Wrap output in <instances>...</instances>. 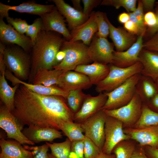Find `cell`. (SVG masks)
Instances as JSON below:
<instances>
[{"mask_svg": "<svg viewBox=\"0 0 158 158\" xmlns=\"http://www.w3.org/2000/svg\"><path fill=\"white\" fill-rule=\"evenodd\" d=\"M5 75L6 79L11 82L13 86L19 84L24 85L33 92L46 95L60 96L66 99L68 92H66L56 85L47 87L42 85H35L28 83L20 80L8 69H6Z\"/></svg>", "mask_w": 158, "mask_h": 158, "instance_id": "cell-18", "label": "cell"}, {"mask_svg": "<svg viewBox=\"0 0 158 158\" xmlns=\"http://www.w3.org/2000/svg\"><path fill=\"white\" fill-rule=\"evenodd\" d=\"M22 132L28 140L35 143L42 141L51 142L63 137L59 130L49 128L28 126L23 129Z\"/></svg>", "mask_w": 158, "mask_h": 158, "instance_id": "cell-23", "label": "cell"}, {"mask_svg": "<svg viewBox=\"0 0 158 158\" xmlns=\"http://www.w3.org/2000/svg\"><path fill=\"white\" fill-rule=\"evenodd\" d=\"M122 142L118 144L113 150L116 158H131L135 151L134 146L128 142Z\"/></svg>", "mask_w": 158, "mask_h": 158, "instance_id": "cell-36", "label": "cell"}, {"mask_svg": "<svg viewBox=\"0 0 158 158\" xmlns=\"http://www.w3.org/2000/svg\"><path fill=\"white\" fill-rule=\"evenodd\" d=\"M4 60L7 69L16 78L23 81L29 79L31 67L30 56L22 48L16 45L6 46Z\"/></svg>", "mask_w": 158, "mask_h": 158, "instance_id": "cell-3", "label": "cell"}, {"mask_svg": "<svg viewBox=\"0 0 158 158\" xmlns=\"http://www.w3.org/2000/svg\"><path fill=\"white\" fill-rule=\"evenodd\" d=\"M109 66V71L108 75L96 85L95 90L97 92L112 91L132 76L137 73L141 74L143 68L140 61L126 68L119 67L111 64Z\"/></svg>", "mask_w": 158, "mask_h": 158, "instance_id": "cell-5", "label": "cell"}, {"mask_svg": "<svg viewBox=\"0 0 158 158\" xmlns=\"http://www.w3.org/2000/svg\"><path fill=\"white\" fill-rule=\"evenodd\" d=\"M139 57L143 67L141 75L156 81L158 78V53L143 49Z\"/></svg>", "mask_w": 158, "mask_h": 158, "instance_id": "cell-26", "label": "cell"}, {"mask_svg": "<svg viewBox=\"0 0 158 158\" xmlns=\"http://www.w3.org/2000/svg\"><path fill=\"white\" fill-rule=\"evenodd\" d=\"M86 95L81 90H73L68 92L66 100L68 107L74 114L81 108Z\"/></svg>", "mask_w": 158, "mask_h": 158, "instance_id": "cell-33", "label": "cell"}, {"mask_svg": "<svg viewBox=\"0 0 158 158\" xmlns=\"http://www.w3.org/2000/svg\"><path fill=\"white\" fill-rule=\"evenodd\" d=\"M95 12H92L88 19L84 23L71 30L70 32L72 42L80 41L89 46L92 39L98 31L95 20Z\"/></svg>", "mask_w": 158, "mask_h": 158, "instance_id": "cell-19", "label": "cell"}, {"mask_svg": "<svg viewBox=\"0 0 158 158\" xmlns=\"http://www.w3.org/2000/svg\"><path fill=\"white\" fill-rule=\"evenodd\" d=\"M129 19L128 13L123 12L121 13L118 16V20L119 22L125 24L128 22Z\"/></svg>", "mask_w": 158, "mask_h": 158, "instance_id": "cell-52", "label": "cell"}, {"mask_svg": "<svg viewBox=\"0 0 158 158\" xmlns=\"http://www.w3.org/2000/svg\"><path fill=\"white\" fill-rule=\"evenodd\" d=\"M143 37L139 36L135 42L125 51H114L111 64L119 67L126 68L139 61V55L143 49Z\"/></svg>", "mask_w": 158, "mask_h": 158, "instance_id": "cell-14", "label": "cell"}, {"mask_svg": "<svg viewBox=\"0 0 158 158\" xmlns=\"http://www.w3.org/2000/svg\"><path fill=\"white\" fill-rule=\"evenodd\" d=\"M141 76L140 73L135 74L112 91L104 92L108 98L102 109H115L128 103L135 93L136 86Z\"/></svg>", "mask_w": 158, "mask_h": 158, "instance_id": "cell-6", "label": "cell"}, {"mask_svg": "<svg viewBox=\"0 0 158 158\" xmlns=\"http://www.w3.org/2000/svg\"><path fill=\"white\" fill-rule=\"evenodd\" d=\"M155 14L157 18V24L154 27L149 28L148 29V32L150 35H154L158 32V6L157 8Z\"/></svg>", "mask_w": 158, "mask_h": 158, "instance_id": "cell-53", "label": "cell"}, {"mask_svg": "<svg viewBox=\"0 0 158 158\" xmlns=\"http://www.w3.org/2000/svg\"><path fill=\"white\" fill-rule=\"evenodd\" d=\"M142 101L140 95L135 91L131 100L126 105L115 109L103 110L107 116L119 120L126 125H131L135 124L140 116Z\"/></svg>", "mask_w": 158, "mask_h": 158, "instance_id": "cell-9", "label": "cell"}, {"mask_svg": "<svg viewBox=\"0 0 158 158\" xmlns=\"http://www.w3.org/2000/svg\"><path fill=\"white\" fill-rule=\"evenodd\" d=\"M59 81V87L68 92L88 89L92 85L87 75L74 71H63L60 76Z\"/></svg>", "mask_w": 158, "mask_h": 158, "instance_id": "cell-17", "label": "cell"}, {"mask_svg": "<svg viewBox=\"0 0 158 158\" xmlns=\"http://www.w3.org/2000/svg\"><path fill=\"white\" fill-rule=\"evenodd\" d=\"M24 126L4 104H1L0 127L6 133L7 138L16 140L22 145H34L35 143L23 133Z\"/></svg>", "mask_w": 158, "mask_h": 158, "instance_id": "cell-7", "label": "cell"}, {"mask_svg": "<svg viewBox=\"0 0 158 158\" xmlns=\"http://www.w3.org/2000/svg\"><path fill=\"white\" fill-rule=\"evenodd\" d=\"M123 124L119 120L107 116L104 125L105 140L101 150L102 152L108 154H111L118 144L130 138L123 130Z\"/></svg>", "mask_w": 158, "mask_h": 158, "instance_id": "cell-10", "label": "cell"}, {"mask_svg": "<svg viewBox=\"0 0 158 158\" xmlns=\"http://www.w3.org/2000/svg\"><path fill=\"white\" fill-rule=\"evenodd\" d=\"M124 131L141 145H149L154 148L158 147V126L128 128Z\"/></svg>", "mask_w": 158, "mask_h": 158, "instance_id": "cell-20", "label": "cell"}, {"mask_svg": "<svg viewBox=\"0 0 158 158\" xmlns=\"http://www.w3.org/2000/svg\"><path fill=\"white\" fill-rule=\"evenodd\" d=\"M74 71L87 75L92 84L96 85L107 76L109 67L107 65L93 62L90 64L78 65Z\"/></svg>", "mask_w": 158, "mask_h": 158, "instance_id": "cell-25", "label": "cell"}, {"mask_svg": "<svg viewBox=\"0 0 158 158\" xmlns=\"http://www.w3.org/2000/svg\"><path fill=\"white\" fill-rule=\"evenodd\" d=\"M114 48V44L107 38L95 35L88 46V53L92 61L107 65L112 63Z\"/></svg>", "mask_w": 158, "mask_h": 158, "instance_id": "cell-11", "label": "cell"}, {"mask_svg": "<svg viewBox=\"0 0 158 158\" xmlns=\"http://www.w3.org/2000/svg\"><path fill=\"white\" fill-rule=\"evenodd\" d=\"M70 158H85L84 155L83 140L72 142Z\"/></svg>", "mask_w": 158, "mask_h": 158, "instance_id": "cell-41", "label": "cell"}, {"mask_svg": "<svg viewBox=\"0 0 158 158\" xmlns=\"http://www.w3.org/2000/svg\"><path fill=\"white\" fill-rule=\"evenodd\" d=\"M124 27L128 32L133 35L139 36V31L136 25L132 22L129 20L124 24Z\"/></svg>", "mask_w": 158, "mask_h": 158, "instance_id": "cell-47", "label": "cell"}, {"mask_svg": "<svg viewBox=\"0 0 158 158\" xmlns=\"http://www.w3.org/2000/svg\"><path fill=\"white\" fill-rule=\"evenodd\" d=\"M147 152L152 158H158V148L150 147L147 148Z\"/></svg>", "mask_w": 158, "mask_h": 158, "instance_id": "cell-51", "label": "cell"}, {"mask_svg": "<svg viewBox=\"0 0 158 158\" xmlns=\"http://www.w3.org/2000/svg\"><path fill=\"white\" fill-rule=\"evenodd\" d=\"M135 91L142 99H152L157 92L156 87L150 78L142 75L137 85Z\"/></svg>", "mask_w": 158, "mask_h": 158, "instance_id": "cell-29", "label": "cell"}, {"mask_svg": "<svg viewBox=\"0 0 158 158\" xmlns=\"http://www.w3.org/2000/svg\"><path fill=\"white\" fill-rule=\"evenodd\" d=\"M0 42L6 46L17 45L28 53L31 51L33 45L29 37L18 32L10 25L6 24L1 17H0Z\"/></svg>", "mask_w": 158, "mask_h": 158, "instance_id": "cell-12", "label": "cell"}, {"mask_svg": "<svg viewBox=\"0 0 158 158\" xmlns=\"http://www.w3.org/2000/svg\"><path fill=\"white\" fill-rule=\"evenodd\" d=\"M23 146L32 152L34 158H47L48 152L49 148L46 143L39 146H31L25 145Z\"/></svg>", "mask_w": 158, "mask_h": 158, "instance_id": "cell-40", "label": "cell"}, {"mask_svg": "<svg viewBox=\"0 0 158 158\" xmlns=\"http://www.w3.org/2000/svg\"><path fill=\"white\" fill-rule=\"evenodd\" d=\"M143 9L146 11H150L154 7L155 0H142Z\"/></svg>", "mask_w": 158, "mask_h": 158, "instance_id": "cell-49", "label": "cell"}, {"mask_svg": "<svg viewBox=\"0 0 158 158\" xmlns=\"http://www.w3.org/2000/svg\"><path fill=\"white\" fill-rule=\"evenodd\" d=\"M153 105L158 108V93H157L151 99Z\"/></svg>", "mask_w": 158, "mask_h": 158, "instance_id": "cell-57", "label": "cell"}, {"mask_svg": "<svg viewBox=\"0 0 158 158\" xmlns=\"http://www.w3.org/2000/svg\"><path fill=\"white\" fill-rule=\"evenodd\" d=\"M5 18L9 24L17 31L23 34L26 33L29 24L25 20L20 18H14L10 17L9 15Z\"/></svg>", "mask_w": 158, "mask_h": 158, "instance_id": "cell-39", "label": "cell"}, {"mask_svg": "<svg viewBox=\"0 0 158 158\" xmlns=\"http://www.w3.org/2000/svg\"><path fill=\"white\" fill-rule=\"evenodd\" d=\"M88 47L80 41L64 40L61 49L65 51L64 58L53 69L66 71L74 70L80 65L88 64L92 61L88 54Z\"/></svg>", "mask_w": 158, "mask_h": 158, "instance_id": "cell-4", "label": "cell"}, {"mask_svg": "<svg viewBox=\"0 0 158 158\" xmlns=\"http://www.w3.org/2000/svg\"><path fill=\"white\" fill-rule=\"evenodd\" d=\"M143 49L158 52V32L151 39L143 43Z\"/></svg>", "mask_w": 158, "mask_h": 158, "instance_id": "cell-43", "label": "cell"}, {"mask_svg": "<svg viewBox=\"0 0 158 158\" xmlns=\"http://www.w3.org/2000/svg\"><path fill=\"white\" fill-rule=\"evenodd\" d=\"M60 13L64 17L71 30L85 22L89 17L66 3L63 0H52Z\"/></svg>", "mask_w": 158, "mask_h": 158, "instance_id": "cell-22", "label": "cell"}, {"mask_svg": "<svg viewBox=\"0 0 158 158\" xmlns=\"http://www.w3.org/2000/svg\"><path fill=\"white\" fill-rule=\"evenodd\" d=\"M83 142L85 158H95L101 151L94 142L86 136L83 140Z\"/></svg>", "mask_w": 158, "mask_h": 158, "instance_id": "cell-37", "label": "cell"}, {"mask_svg": "<svg viewBox=\"0 0 158 158\" xmlns=\"http://www.w3.org/2000/svg\"><path fill=\"white\" fill-rule=\"evenodd\" d=\"M105 92L99 93L95 96L87 94L80 110L74 114V122L81 123L102 109L107 99Z\"/></svg>", "mask_w": 158, "mask_h": 158, "instance_id": "cell-13", "label": "cell"}, {"mask_svg": "<svg viewBox=\"0 0 158 158\" xmlns=\"http://www.w3.org/2000/svg\"><path fill=\"white\" fill-rule=\"evenodd\" d=\"M5 72L0 75V97L4 104L11 112L14 107L16 93L20 84L11 87L6 79Z\"/></svg>", "mask_w": 158, "mask_h": 158, "instance_id": "cell-28", "label": "cell"}, {"mask_svg": "<svg viewBox=\"0 0 158 158\" xmlns=\"http://www.w3.org/2000/svg\"><path fill=\"white\" fill-rule=\"evenodd\" d=\"M65 54V51L61 49L58 51L56 56V66L59 64L63 60Z\"/></svg>", "mask_w": 158, "mask_h": 158, "instance_id": "cell-50", "label": "cell"}, {"mask_svg": "<svg viewBox=\"0 0 158 158\" xmlns=\"http://www.w3.org/2000/svg\"><path fill=\"white\" fill-rule=\"evenodd\" d=\"M71 143L68 138L61 142H46L51 150V153L56 158H70Z\"/></svg>", "mask_w": 158, "mask_h": 158, "instance_id": "cell-32", "label": "cell"}, {"mask_svg": "<svg viewBox=\"0 0 158 158\" xmlns=\"http://www.w3.org/2000/svg\"><path fill=\"white\" fill-rule=\"evenodd\" d=\"M22 145L16 140L2 138L0 140V158H34L32 152Z\"/></svg>", "mask_w": 158, "mask_h": 158, "instance_id": "cell-24", "label": "cell"}, {"mask_svg": "<svg viewBox=\"0 0 158 158\" xmlns=\"http://www.w3.org/2000/svg\"><path fill=\"white\" fill-rule=\"evenodd\" d=\"M107 116L101 109L80 123L85 136L91 140L101 150L105 142L104 125Z\"/></svg>", "mask_w": 158, "mask_h": 158, "instance_id": "cell-8", "label": "cell"}, {"mask_svg": "<svg viewBox=\"0 0 158 158\" xmlns=\"http://www.w3.org/2000/svg\"><path fill=\"white\" fill-rule=\"evenodd\" d=\"M133 13L138 20L142 25H145L144 20V9L141 0L138 1V6Z\"/></svg>", "mask_w": 158, "mask_h": 158, "instance_id": "cell-46", "label": "cell"}, {"mask_svg": "<svg viewBox=\"0 0 158 158\" xmlns=\"http://www.w3.org/2000/svg\"><path fill=\"white\" fill-rule=\"evenodd\" d=\"M136 0H104L100 5L111 6L118 9L123 7L129 13L133 12L136 9Z\"/></svg>", "mask_w": 158, "mask_h": 158, "instance_id": "cell-34", "label": "cell"}, {"mask_svg": "<svg viewBox=\"0 0 158 158\" xmlns=\"http://www.w3.org/2000/svg\"><path fill=\"white\" fill-rule=\"evenodd\" d=\"M95 158H116L115 154H108L102 151Z\"/></svg>", "mask_w": 158, "mask_h": 158, "instance_id": "cell-56", "label": "cell"}, {"mask_svg": "<svg viewBox=\"0 0 158 158\" xmlns=\"http://www.w3.org/2000/svg\"><path fill=\"white\" fill-rule=\"evenodd\" d=\"M129 16V20L137 26L139 31V36H143L145 35L146 30V25L142 24L138 20L133 12L128 13Z\"/></svg>", "mask_w": 158, "mask_h": 158, "instance_id": "cell-45", "label": "cell"}, {"mask_svg": "<svg viewBox=\"0 0 158 158\" xmlns=\"http://www.w3.org/2000/svg\"><path fill=\"white\" fill-rule=\"evenodd\" d=\"M63 71V70L54 69L39 68L36 71L32 83L42 85L47 87L54 85L59 86L60 84L59 78Z\"/></svg>", "mask_w": 158, "mask_h": 158, "instance_id": "cell-27", "label": "cell"}, {"mask_svg": "<svg viewBox=\"0 0 158 158\" xmlns=\"http://www.w3.org/2000/svg\"><path fill=\"white\" fill-rule=\"evenodd\" d=\"M144 20L145 25L150 28L154 27L157 22L155 13L151 11L147 12L144 15Z\"/></svg>", "mask_w": 158, "mask_h": 158, "instance_id": "cell-44", "label": "cell"}, {"mask_svg": "<svg viewBox=\"0 0 158 158\" xmlns=\"http://www.w3.org/2000/svg\"><path fill=\"white\" fill-rule=\"evenodd\" d=\"M135 128H140L152 126H158V113L146 106L142 108L139 119L134 125Z\"/></svg>", "mask_w": 158, "mask_h": 158, "instance_id": "cell-30", "label": "cell"}, {"mask_svg": "<svg viewBox=\"0 0 158 158\" xmlns=\"http://www.w3.org/2000/svg\"><path fill=\"white\" fill-rule=\"evenodd\" d=\"M60 129L71 142L83 140L85 138L80 123L65 122L61 125Z\"/></svg>", "mask_w": 158, "mask_h": 158, "instance_id": "cell-31", "label": "cell"}, {"mask_svg": "<svg viewBox=\"0 0 158 158\" xmlns=\"http://www.w3.org/2000/svg\"><path fill=\"white\" fill-rule=\"evenodd\" d=\"M156 83H157V87H158V78H157L156 80Z\"/></svg>", "mask_w": 158, "mask_h": 158, "instance_id": "cell-59", "label": "cell"}, {"mask_svg": "<svg viewBox=\"0 0 158 158\" xmlns=\"http://www.w3.org/2000/svg\"><path fill=\"white\" fill-rule=\"evenodd\" d=\"M42 30V20L39 17L35 20L32 24L29 25L25 35L30 38L34 44L39 33Z\"/></svg>", "mask_w": 158, "mask_h": 158, "instance_id": "cell-38", "label": "cell"}, {"mask_svg": "<svg viewBox=\"0 0 158 158\" xmlns=\"http://www.w3.org/2000/svg\"><path fill=\"white\" fill-rule=\"evenodd\" d=\"M54 5H43L36 3L34 1L24 2L19 5L11 6L0 2V17L4 18L9 15L10 10L21 13H26L42 15L52 11L54 8Z\"/></svg>", "mask_w": 158, "mask_h": 158, "instance_id": "cell-16", "label": "cell"}, {"mask_svg": "<svg viewBox=\"0 0 158 158\" xmlns=\"http://www.w3.org/2000/svg\"><path fill=\"white\" fill-rule=\"evenodd\" d=\"M105 15V14L102 12H95V20L98 27V31L95 35L98 37L107 38L109 35V30Z\"/></svg>", "mask_w": 158, "mask_h": 158, "instance_id": "cell-35", "label": "cell"}, {"mask_svg": "<svg viewBox=\"0 0 158 158\" xmlns=\"http://www.w3.org/2000/svg\"><path fill=\"white\" fill-rule=\"evenodd\" d=\"M61 36L56 32L43 30L39 33L31 51L30 82H32L38 69L51 70L56 66V54L64 41Z\"/></svg>", "mask_w": 158, "mask_h": 158, "instance_id": "cell-2", "label": "cell"}, {"mask_svg": "<svg viewBox=\"0 0 158 158\" xmlns=\"http://www.w3.org/2000/svg\"><path fill=\"white\" fill-rule=\"evenodd\" d=\"M131 158H148L145 154L141 151H134Z\"/></svg>", "mask_w": 158, "mask_h": 158, "instance_id": "cell-55", "label": "cell"}, {"mask_svg": "<svg viewBox=\"0 0 158 158\" xmlns=\"http://www.w3.org/2000/svg\"><path fill=\"white\" fill-rule=\"evenodd\" d=\"M73 8L76 10L83 12V9L80 5L81 1L80 0H72Z\"/></svg>", "mask_w": 158, "mask_h": 158, "instance_id": "cell-54", "label": "cell"}, {"mask_svg": "<svg viewBox=\"0 0 158 158\" xmlns=\"http://www.w3.org/2000/svg\"><path fill=\"white\" fill-rule=\"evenodd\" d=\"M11 113L23 125L60 130L65 122H74V114L62 96L46 95L20 84Z\"/></svg>", "mask_w": 158, "mask_h": 158, "instance_id": "cell-1", "label": "cell"}, {"mask_svg": "<svg viewBox=\"0 0 158 158\" xmlns=\"http://www.w3.org/2000/svg\"><path fill=\"white\" fill-rule=\"evenodd\" d=\"M105 18L109 27L110 37L113 42L116 51H125L135 42L137 39L134 35L121 28L115 27L110 22L106 14Z\"/></svg>", "mask_w": 158, "mask_h": 158, "instance_id": "cell-21", "label": "cell"}, {"mask_svg": "<svg viewBox=\"0 0 158 158\" xmlns=\"http://www.w3.org/2000/svg\"><path fill=\"white\" fill-rule=\"evenodd\" d=\"M43 30L56 32L63 36L67 41L71 39L70 32L66 27L63 17L55 6L53 9L40 16Z\"/></svg>", "mask_w": 158, "mask_h": 158, "instance_id": "cell-15", "label": "cell"}, {"mask_svg": "<svg viewBox=\"0 0 158 158\" xmlns=\"http://www.w3.org/2000/svg\"><path fill=\"white\" fill-rule=\"evenodd\" d=\"M83 5V13L86 16L89 17L93 9L101 4L102 2L99 0H82Z\"/></svg>", "mask_w": 158, "mask_h": 158, "instance_id": "cell-42", "label": "cell"}, {"mask_svg": "<svg viewBox=\"0 0 158 158\" xmlns=\"http://www.w3.org/2000/svg\"><path fill=\"white\" fill-rule=\"evenodd\" d=\"M6 46L0 42V74L5 71L6 67L4 60V55Z\"/></svg>", "mask_w": 158, "mask_h": 158, "instance_id": "cell-48", "label": "cell"}, {"mask_svg": "<svg viewBox=\"0 0 158 158\" xmlns=\"http://www.w3.org/2000/svg\"><path fill=\"white\" fill-rule=\"evenodd\" d=\"M47 158H56L51 153H48Z\"/></svg>", "mask_w": 158, "mask_h": 158, "instance_id": "cell-58", "label": "cell"}]
</instances>
